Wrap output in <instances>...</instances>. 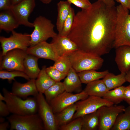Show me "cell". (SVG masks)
<instances>
[{
	"label": "cell",
	"mask_w": 130,
	"mask_h": 130,
	"mask_svg": "<svg viewBox=\"0 0 130 130\" xmlns=\"http://www.w3.org/2000/svg\"><path fill=\"white\" fill-rule=\"evenodd\" d=\"M116 7L99 0L77 12L68 37L83 52L101 56L113 48Z\"/></svg>",
	"instance_id": "cell-1"
},
{
	"label": "cell",
	"mask_w": 130,
	"mask_h": 130,
	"mask_svg": "<svg viewBox=\"0 0 130 130\" xmlns=\"http://www.w3.org/2000/svg\"><path fill=\"white\" fill-rule=\"evenodd\" d=\"M5 97L4 101L10 113L19 115H25L37 113L38 105L36 97H29L22 99L7 89L2 90Z\"/></svg>",
	"instance_id": "cell-2"
},
{
	"label": "cell",
	"mask_w": 130,
	"mask_h": 130,
	"mask_svg": "<svg viewBox=\"0 0 130 130\" xmlns=\"http://www.w3.org/2000/svg\"><path fill=\"white\" fill-rule=\"evenodd\" d=\"M117 17L113 48L130 46V13L120 4L116 7Z\"/></svg>",
	"instance_id": "cell-3"
},
{
	"label": "cell",
	"mask_w": 130,
	"mask_h": 130,
	"mask_svg": "<svg viewBox=\"0 0 130 130\" xmlns=\"http://www.w3.org/2000/svg\"><path fill=\"white\" fill-rule=\"evenodd\" d=\"M68 56L72 67L78 73L86 70H98L101 67L104 62L101 56L78 49Z\"/></svg>",
	"instance_id": "cell-4"
},
{
	"label": "cell",
	"mask_w": 130,
	"mask_h": 130,
	"mask_svg": "<svg viewBox=\"0 0 130 130\" xmlns=\"http://www.w3.org/2000/svg\"><path fill=\"white\" fill-rule=\"evenodd\" d=\"M33 23L34 29L30 34V46L46 41L57 34L54 31V25L51 21L44 16H39L37 17Z\"/></svg>",
	"instance_id": "cell-5"
},
{
	"label": "cell",
	"mask_w": 130,
	"mask_h": 130,
	"mask_svg": "<svg viewBox=\"0 0 130 130\" xmlns=\"http://www.w3.org/2000/svg\"><path fill=\"white\" fill-rule=\"evenodd\" d=\"M7 118L11 130H45L42 121L37 113L25 115L12 114Z\"/></svg>",
	"instance_id": "cell-6"
},
{
	"label": "cell",
	"mask_w": 130,
	"mask_h": 130,
	"mask_svg": "<svg viewBox=\"0 0 130 130\" xmlns=\"http://www.w3.org/2000/svg\"><path fill=\"white\" fill-rule=\"evenodd\" d=\"M11 32L12 35L9 37H0L2 49L0 56H3L8 51L14 49H21L26 52L30 46V34L18 33L14 30Z\"/></svg>",
	"instance_id": "cell-7"
},
{
	"label": "cell",
	"mask_w": 130,
	"mask_h": 130,
	"mask_svg": "<svg viewBox=\"0 0 130 130\" xmlns=\"http://www.w3.org/2000/svg\"><path fill=\"white\" fill-rule=\"evenodd\" d=\"M76 110L72 120L94 112L102 106L114 104L103 98L90 96L86 98L76 102Z\"/></svg>",
	"instance_id": "cell-8"
},
{
	"label": "cell",
	"mask_w": 130,
	"mask_h": 130,
	"mask_svg": "<svg viewBox=\"0 0 130 130\" xmlns=\"http://www.w3.org/2000/svg\"><path fill=\"white\" fill-rule=\"evenodd\" d=\"M27 54L26 51L16 49L0 56V69L9 71L17 70L24 72V62Z\"/></svg>",
	"instance_id": "cell-9"
},
{
	"label": "cell",
	"mask_w": 130,
	"mask_h": 130,
	"mask_svg": "<svg viewBox=\"0 0 130 130\" xmlns=\"http://www.w3.org/2000/svg\"><path fill=\"white\" fill-rule=\"evenodd\" d=\"M125 108L122 105L113 104L103 106L98 110L99 119V130H110L114 125L119 115L124 112Z\"/></svg>",
	"instance_id": "cell-10"
},
{
	"label": "cell",
	"mask_w": 130,
	"mask_h": 130,
	"mask_svg": "<svg viewBox=\"0 0 130 130\" xmlns=\"http://www.w3.org/2000/svg\"><path fill=\"white\" fill-rule=\"evenodd\" d=\"M36 97L38 105L37 113L42 121L45 130H57L59 129L55 114L43 94L39 92Z\"/></svg>",
	"instance_id": "cell-11"
},
{
	"label": "cell",
	"mask_w": 130,
	"mask_h": 130,
	"mask_svg": "<svg viewBox=\"0 0 130 130\" xmlns=\"http://www.w3.org/2000/svg\"><path fill=\"white\" fill-rule=\"evenodd\" d=\"M88 96L84 91L76 94L65 91L52 100L49 104L55 114L79 101L86 98Z\"/></svg>",
	"instance_id": "cell-12"
},
{
	"label": "cell",
	"mask_w": 130,
	"mask_h": 130,
	"mask_svg": "<svg viewBox=\"0 0 130 130\" xmlns=\"http://www.w3.org/2000/svg\"><path fill=\"white\" fill-rule=\"evenodd\" d=\"M36 5L35 0H22L17 4L12 5L10 9L17 19L20 25L33 27V24L29 22L28 18Z\"/></svg>",
	"instance_id": "cell-13"
},
{
	"label": "cell",
	"mask_w": 130,
	"mask_h": 130,
	"mask_svg": "<svg viewBox=\"0 0 130 130\" xmlns=\"http://www.w3.org/2000/svg\"><path fill=\"white\" fill-rule=\"evenodd\" d=\"M52 38L51 43L58 57L68 56L78 49L76 44L68 37L62 36L57 34Z\"/></svg>",
	"instance_id": "cell-14"
},
{
	"label": "cell",
	"mask_w": 130,
	"mask_h": 130,
	"mask_svg": "<svg viewBox=\"0 0 130 130\" xmlns=\"http://www.w3.org/2000/svg\"><path fill=\"white\" fill-rule=\"evenodd\" d=\"M26 52L27 54L34 55L39 58L50 59L54 62L59 57L57 55L51 44L48 43L46 41L29 47Z\"/></svg>",
	"instance_id": "cell-15"
},
{
	"label": "cell",
	"mask_w": 130,
	"mask_h": 130,
	"mask_svg": "<svg viewBox=\"0 0 130 130\" xmlns=\"http://www.w3.org/2000/svg\"><path fill=\"white\" fill-rule=\"evenodd\" d=\"M11 92L21 98H26L30 96L36 97L39 93L36 86L35 79H30L24 83L15 81L13 84Z\"/></svg>",
	"instance_id": "cell-16"
},
{
	"label": "cell",
	"mask_w": 130,
	"mask_h": 130,
	"mask_svg": "<svg viewBox=\"0 0 130 130\" xmlns=\"http://www.w3.org/2000/svg\"><path fill=\"white\" fill-rule=\"evenodd\" d=\"M115 61L121 73L130 70V46H123L116 49Z\"/></svg>",
	"instance_id": "cell-17"
},
{
	"label": "cell",
	"mask_w": 130,
	"mask_h": 130,
	"mask_svg": "<svg viewBox=\"0 0 130 130\" xmlns=\"http://www.w3.org/2000/svg\"><path fill=\"white\" fill-rule=\"evenodd\" d=\"M20 25L10 10L1 11L0 13V30L7 32H12Z\"/></svg>",
	"instance_id": "cell-18"
},
{
	"label": "cell",
	"mask_w": 130,
	"mask_h": 130,
	"mask_svg": "<svg viewBox=\"0 0 130 130\" xmlns=\"http://www.w3.org/2000/svg\"><path fill=\"white\" fill-rule=\"evenodd\" d=\"M39 58L34 55L27 54L24 59V72L30 79H35L40 72L38 65Z\"/></svg>",
	"instance_id": "cell-19"
},
{
	"label": "cell",
	"mask_w": 130,
	"mask_h": 130,
	"mask_svg": "<svg viewBox=\"0 0 130 130\" xmlns=\"http://www.w3.org/2000/svg\"><path fill=\"white\" fill-rule=\"evenodd\" d=\"M65 91L72 93L79 90H81V84L78 73L72 67L68 73L63 82Z\"/></svg>",
	"instance_id": "cell-20"
},
{
	"label": "cell",
	"mask_w": 130,
	"mask_h": 130,
	"mask_svg": "<svg viewBox=\"0 0 130 130\" xmlns=\"http://www.w3.org/2000/svg\"><path fill=\"white\" fill-rule=\"evenodd\" d=\"M71 5L66 0L60 1L57 4L58 15L56 26L59 35L62 32L64 22L69 14L72 7Z\"/></svg>",
	"instance_id": "cell-21"
},
{
	"label": "cell",
	"mask_w": 130,
	"mask_h": 130,
	"mask_svg": "<svg viewBox=\"0 0 130 130\" xmlns=\"http://www.w3.org/2000/svg\"><path fill=\"white\" fill-rule=\"evenodd\" d=\"M109 90L102 80H97L90 82L83 90L89 96L103 98Z\"/></svg>",
	"instance_id": "cell-22"
},
{
	"label": "cell",
	"mask_w": 130,
	"mask_h": 130,
	"mask_svg": "<svg viewBox=\"0 0 130 130\" xmlns=\"http://www.w3.org/2000/svg\"><path fill=\"white\" fill-rule=\"evenodd\" d=\"M74 104L65 108L59 112L55 114L57 125L59 128L71 121L76 110Z\"/></svg>",
	"instance_id": "cell-23"
},
{
	"label": "cell",
	"mask_w": 130,
	"mask_h": 130,
	"mask_svg": "<svg viewBox=\"0 0 130 130\" xmlns=\"http://www.w3.org/2000/svg\"><path fill=\"white\" fill-rule=\"evenodd\" d=\"M46 68V66L42 67L37 79H35V84L38 92L43 94L56 82L48 75Z\"/></svg>",
	"instance_id": "cell-24"
},
{
	"label": "cell",
	"mask_w": 130,
	"mask_h": 130,
	"mask_svg": "<svg viewBox=\"0 0 130 130\" xmlns=\"http://www.w3.org/2000/svg\"><path fill=\"white\" fill-rule=\"evenodd\" d=\"M126 74L121 73L117 75L109 72L102 79L109 90L122 86L126 82Z\"/></svg>",
	"instance_id": "cell-25"
},
{
	"label": "cell",
	"mask_w": 130,
	"mask_h": 130,
	"mask_svg": "<svg viewBox=\"0 0 130 130\" xmlns=\"http://www.w3.org/2000/svg\"><path fill=\"white\" fill-rule=\"evenodd\" d=\"M112 130H130V106L117 116Z\"/></svg>",
	"instance_id": "cell-26"
},
{
	"label": "cell",
	"mask_w": 130,
	"mask_h": 130,
	"mask_svg": "<svg viewBox=\"0 0 130 130\" xmlns=\"http://www.w3.org/2000/svg\"><path fill=\"white\" fill-rule=\"evenodd\" d=\"M109 72L107 70L101 72L91 70L82 71L78 74L82 83L87 84L103 78Z\"/></svg>",
	"instance_id": "cell-27"
},
{
	"label": "cell",
	"mask_w": 130,
	"mask_h": 130,
	"mask_svg": "<svg viewBox=\"0 0 130 130\" xmlns=\"http://www.w3.org/2000/svg\"><path fill=\"white\" fill-rule=\"evenodd\" d=\"M82 117V130H98L99 119L98 110Z\"/></svg>",
	"instance_id": "cell-28"
},
{
	"label": "cell",
	"mask_w": 130,
	"mask_h": 130,
	"mask_svg": "<svg viewBox=\"0 0 130 130\" xmlns=\"http://www.w3.org/2000/svg\"><path fill=\"white\" fill-rule=\"evenodd\" d=\"M125 86H121L109 90L103 98L112 103L117 105L124 100V95Z\"/></svg>",
	"instance_id": "cell-29"
},
{
	"label": "cell",
	"mask_w": 130,
	"mask_h": 130,
	"mask_svg": "<svg viewBox=\"0 0 130 130\" xmlns=\"http://www.w3.org/2000/svg\"><path fill=\"white\" fill-rule=\"evenodd\" d=\"M65 91L63 82H56L46 90L44 93L47 102L49 104L53 99Z\"/></svg>",
	"instance_id": "cell-30"
},
{
	"label": "cell",
	"mask_w": 130,
	"mask_h": 130,
	"mask_svg": "<svg viewBox=\"0 0 130 130\" xmlns=\"http://www.w3.org/2000/svg\"><path fill=\"white\" fill-rule=\"evenodd\" d=\"M52 66L60 72L66 73L72 67L69 58L66 56L59 57Z\"/></svg>",
	"instance_id": "cell-31"
},
{
	"label": "cell",
	"mask_w": 130,
	"mask_h": 130,
	"mask_svg": "<svg viewBox=\"0 0 130 130\" xmlns=\"http://www.w3.org/2000/svg\"><path fill=\"white\" fill-rule=\"evenodd\" d=\"M18 77L23 78L28 80L30 79L24 72L22 71L17 70L9 71L4 70L0 71V78L7 79L9 83H11L13 80H15V78Z\"/></svg>",
	"instance_id": "cell-32"
},
{
	"label": "cell",
	"mask_w": 130,
	"mask_h": 130,
	"mask_svg": "<svg viewBox=\"0 0 130 130\" xmlns=\"http://www.w3.org/2000/svg\"><path fill=\"white\" fill-rule=\"evenodd\" d=\"M75 14L74 9L72 7L68 16L64 22L62 32L59 35L68 36L71 31Z\"/></svg>",
	"instance_id": "cell-33"
},
{
	"label": "cell",
	"mask_w": 130,
	"mask_h": 130,
	"mask_svg": "<svg viewBox=\"0 0 130 130\" xmlns=\"http://www.w3.org/2000/svg\"><path fill=\"white\" fill-rule=\"evenodd\" d=\"M46 72L49 76L55 82H60L65 78L68 73H62L52 66L46 68Z\"/></svg>",
	"instance_id": "cell-34"
},
{
	"label": "cell",
	"mask_w": 130,
	"mask_h": 130,
	"mask_svg": "<svg viewBox=\"0 0 130 130\" xmlns=\"http://www.w3.org/2000/svg\"><path fill=\"white\" fill-rule=\"evenodd\" d=\"M82 119L81 117L72 120L66 124L59 128L60 130H82Z\"/></svg>",
	"instance_id": "cell-35"
},
{
	"label": "cell",
	"mask_w": 130,
	"mask_h": 130,
	"mask_svg": "<svg viewBox=\"0 0 130 130\" xmlns=\"http://www.w3.org/2000/svg\"><path fill=\"white\" fill-rule=\"evenodd\" d=\"M70 3L73 4L81 9H88L91 6L92 4L89 0H66Z\"/></svg>",
	"instance_id": "cell-36"
},
{
	"label": "cell",
	"mask_w": 130,
	"mask_h": 130,
	"mask_svg": "<svg viewBox=\"0 0 130 130\" xmlns=\"http://www.w3.org/2000/svg\"><path fill=\"white\" fill-rule=\"evenodd\" d=\"M10 113L5 103L0 101V115L3 117L7 116Z\"/></svg>",
	"instance_id": "cell-37"
},
{
	"label": "cell",
	"mask_w": 130,
	"mask_h": 130,
	"mask_svg": "<svg viewBox=\"0 0 130 130\" xmlns=\"http://www.w3.org/2000/svg\"><path fill=\"white\" fill-rule=\"evenodd\" d=\"M11 0H0L1 11L10 10L12 6Z\"/></svg>",
	"instance_id": "cell-38"
},
{
	"label": "cell",
	"mask_w": 130,
	"mask_h": 130,
	"mask_svg": "<svg viewBox=\"0 0 130 130\" xmlns=\"http://www.w3.org/2000/svg\"><path fill=\"white\" fill-rule=\"evenodd\" d=\"M124 100L130 106V84L125 86L124 95Z\"/></svg>",
	"instance_id": "cell-39"
},
{
	"label": "cell",
	"mask_w": 130,
	"mask_h": 130,
	"mask_svg": "<svg viewBox=\"0 0 130 130\" xmlns=\"http://www.w3.org/2000/svg\"><path fill=\"white\" fill-rule=\"evenodd\" d=\"M124 7L130 10V0H115Z\"/></svg>",
	"instance_id": "cell-40"
},
{
	"label": "cell",
	"mask_w": 130,
	"mask_h": 130,
	"mask_svg": "<svg viewBox=\"0 0 130 130\" xmlns=\"http://www.w3.org/2000/svg\"><path fill=\"white\" fill-rule=\"evenodd\" d=\"M10 127V124L8 121H5L0 123V130H6L9 126Z\"/></svg>",
	"instance_id": "cell-41"
},
{
	"label": "cell",
	"mask_w": 130,
	"mask_h": 130,
	"mask_svg": "<svg viewBox=\"0 0 130 130\" xmlns=\"http://www.w3.org/2000/svg\"><path fill=\"white\" fill-rule=\"evenodd\" d=\"M102 1L108 6L112 7L115 6V3L114 0H99Z\"/></svg>",
	"instance_id": "cell-42"
},
{
	"label": "cell",
	"mask_w": 130,
	"mask_h": 130,
	"mask_svg": "<svg viewBox=\"0 0 130 130\" xmlns=\"http://www.w3.org/2000/svg\"><path fill=\"white\" fill-rule=\"evenodd\" d=\"M125 79L126 82H129L130 84V70L126 74Z\"/></svg>",
	"instance_id": "cell-43"
},
{
	"label": "cell",
	"mask_w": 130,
	"mask_h": 130,
	"mask_svg": "<svg viewBox=\"0 0 130 130\" xmlns=\"http://www.w3.org/2000/svg\"><path fill=\"white\" fill-rule=\"evenodd\" d=\"M22 0H11V3L12 5L16 4L19 3Z\"/></svg>",
	"instance_id": "cell-44"
},
{
	"label": "cell",
	"mask_w": 130,
	"mask_h": 130,
	"mask_svg": "<svg viewBox=\"0 0 130 130\" xmlns=\"http://www.w3.org/2000/svg\"><path fill=\"white\" fill-rule=\"evenodd\" d=\"M43 3L47 4L50 3L52 0H39Z\"/></svg>",
	"instance_id": "cell-45"
},
{
	"label": "cell",
	"mask_w": 130,
	"mask_h": 130,
	"mask_svg": "<svg viewBox=\"0 0 130 130\" xmlns=\"http://www.w3.org/2000/svg\"><path fill=\"white\" fill-rule=\"evenodd\" d=\"M5 98L4 95L1 93H0V101H4Z\"/></svg>",
	"instance_id": "cell-46"
},
{
	"label": "cell",
	"mask_w": 130,
	"mask_h": 130,
	"mask_svg": "<svg viewBox=\"0 0 130 130\" xmlns=\"http://www.w3.org/2000/svg\"><path fill=\"white\" fill-rule=\"evenodd\" d=\"M4 117L0 116V123L3 122L5 121V119Z\"/></svg>",
	"instance_id": "cell-47"
}]
</instances>
